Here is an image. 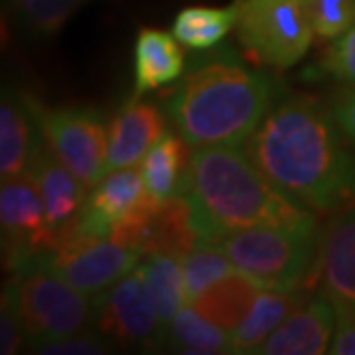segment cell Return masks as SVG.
Wrapping results in <instances>:
<instances>
[{
  "label": "cell",
  "instance_id": "cell-8",
  "mask_svg": "<svg viewBox=\"0 0 355 355\" xmlns=\"http://www.w3.org/2000/svg\"><path fill=\"white\" fill-rule=\"evenodd\" d=\"M141 254L111 238L72 236L53 252L42 254L26 268H44L90 300L111 288L113 284L137 270ZM19 272V270H17Z\"/></svg>",
  "mask_w": 355,
  "mask_h": 355
},
{
  "label": "cell",
  "instance_id": "cell-32",
  "mask_svg": "<svg viewBox=\"0 0 355 355\" xmlns=\"http://www.w3.org/2000/svg\"><path fill=\"white\" fill-rule=\"evenodd\" d=\"M328 353L355 355V311L337 307V325H335V335H332Z\"/></svg>",
  "mask_w": 355,
  "mask_h": 355
},
{
  "label": "cell",
  "instance_id": "cell-25",
  "mask_svg": "<svg viewBox=\"0 0 355 355\" xmlns=\"http://www.w3.org/2000/svg\"><path fill=\"white\" fill-rule=\"evenodd\" d=\"M182 272H184V291H187V304L201 295L212 284L236 272L233 261L226 257L219 243H201L189 254L182 257Z\"/></svg>",
  "mask_w": 355,
  "mask_h": 355
},
{
  "label": "cell",
  "instance_id": "cell-20",
  "mask_svg": "<svg viewBox=\"0 0 355 355\" xmlns=\"http://www.w3.org/2000/svg\"><path fill=\"white\" fill-rule=\"evenodd\" d=\"M263 288V284L257 282L254 277L236 270L229 277L212 284L210 288H205L189 304L208 321L233 332L245 321V316L250 314L254 300H257V295Z\"/></svg>",
  "mask_w": 355,
  "mask_h": 355
},
{
  "label": "cell",
  "instance_id": "cell-9",
  "mask_svg": "<svg viewBox=\"0 0 355 355\" xmlns=\"http://www.w3.org/2000/svg\"><path fill=\"white\" fill-rule=\"evenodd\" d=\"M0 229L3 261L10 275L58 247V240L46 222L42 196L28 173L7 180L0 187Z\"/></svg>",
  "mask_w": 355,
  "mask_h": 355
},
{
  "label": "cell",
  "instance_id": "cell-31",
  "mask_svg": "<svg viewBox=\"0 0 355 355\" xmlns=\"http://www.w3.org/2000/svg\"><path fill=\"white\" fill-rule=\"evenodd\" d=\"M330 113L335 116L342 132L355 144V83H346L330 99Z\"/></svg>",
  "mask_w": 355,
  "mask_h": 355
},
{
  "label": "cell",
  "instance_id": "cell-19",
  "mask_svg": "<svg viewBox=\"0 0 355 355\" xmlns=\"http://www.w3.org/2000/svg\"><path fill=\"white\" fill-rule=\"evenodd\" d=\"M311 279L314 272L302 284H297L295 288L279 291V288H263L254 300L250 314L245 316V321L231 332V346L233 353H257V349L272 332L279 328L282 321L288 314L300 307L302 302H307L311 297Z\"/></svg>",
  "mask_w": 355,
  "mask_h": 355
},
{
  "label": "cell",
  "instance_id": "cell-30",
  "mask_svg": "<svg viewBox=\"0 0 355 355\" xmlns=\"http://www.w3.org/2000/svg\"><path fill=\"white\" fill-rule=\"evenodd\" d=\"M24 346H28L24 325L14 309L10 293L3 288V295H0V353L14 355L24 351Z\"/></svg>",
  "mask_w": 355,
  "mask_h": 355
},
{
  "label": "cell",
  "instance_id": "cell-24",
  "mask_svg": "<svg viewBox=\"0 0 355 355\" xmlns=\"http://www.w3.org/2000/svg\"><path fill=\"white\" fill-rule=\"evenodd\" d=\"M139 272L144 275L146 286L150 291L162 323V332H164L178 311L187 304L182 257H178V254H150V257H144V261H141Z\"/></svg>",
  "mask_w": 355,
  "mask_h": 355
},
{
  "label": "cell",
  "instance_id": "cell-15",
  "mask_svg": "<svg viewBox=\"0 0 355 355\" xmlns=\"http://www.w3.org/2000/svg\"><path fill=\"white\" fill-rule=\"evenodd\" d=\"M316 275L335 307L355 311V203L339 210L325 229Z\"/></svg>",
  "mask_w": 355,
  "mask_h": 355
},
{
  "label": "cell",
  "instance_id": "cell-11",
  "mask_svg": "<svg viewBox=\"0 0 355 355\" xmlns=\"http://www.w3.org/2000/svg\"><path fill=\"white\" fill-rule=\"evenodd\" d=\"M111 240L132 247L141 257H150V254L184 257L196 245H201L191 210L180 194L162 203L148 196L132 215H127L113 229Z\"/></svg>",
  "mask_w": 355,
  "mask_h": 355
},
{
  "label": "cell",
  "instance_id": "cell-26",
  "mask_svg": "<svg viewBox=\"0 0 355 355\" xmlns=\"http://www.w3.org/2000/svg\"><path fill=\"white\" fill-rule=\"evenodd\" d=\"M28 33L51 37L72 19V14L90 0H7Z\"/></svg>",
  "mask_w": 355,
  "mask_h": 355
},
{
  "label": "cell",
  "instance_id": "cell-21",
  "mask_svg": "<svg viewBox=\"0 0 355 355\" xmlns=\"http://www.w3.org/2000/svg\"><path fill=\"white\" fill-rule=\"evenodd\" d=\"M189 144L178 134L173 127L159 137L148 155L141 162V175H144L146 191L153 201H168L178 194L184 175V168L189 164L191 150Z\"/></svg>",
  "mask_w": 355,
  "mask_h": 355
},
{
  "label": "cell",
  "instance_id": "cell-22",
  "mask_svg": "<svg viewBox=\"0 0 355 355\" xmlns=\"http://www.w3.org/2000/svg\"><path fill=\"white\" fill-rule=\"evenodd\" d=\"M157 349L189 355L233 353L231 332L201 316L191 304H184L173 321L166 325Z\"/></svg>",
  "mask_w": 355,
  "mask_h": 355
},
{
  "label": "cell",
  "instance_id": "cell-3",
  "mask_svg": "<svg viewBox=\"0 0 355 355\" xmlns=\"http://www.w3.org/2000/svg\"><path fill=\"white\" fill-rule=\"evenodd\" d=\"M178 194L189 205L201 243L252 226L316 224V212L270 182L240 146L191 148Z\"/></svg>",
  "mask_w": 355,
  "mask_h": 355
},
{
  "label": "cell",
  "instance_id": "cell-17",
  "mask_svg": "<svg viewBox=\"0 0 355 355\" xmlns=\"http://www.w3.org/2000/svg\"><path fill=\"white\" fill-rule=\"evenodd\" d=\"M40 127L35 123L24 90L5 88L0 102V180H14L28 173Z\"/></svg>",
  "mask_w": 355,
  "mask_h": 355
},
{
  "label": "cell",
  "instance_id": "cell-14",
  "mask_svg": "<svg viewBox=\"0 0 355 355\" xmlns=\"http://www.w3.org/2000/svg\"><path fill=\"white\" fill-rule=\"evenodd\" d=\"M337 325V307L328 295L316 293L259 346L254 355H321L328 353Z\"/></svg>",
  "mask_w": 355,
  "mask_h": 355
},
{
  "label": "cell",
  "instance_id": "cell-18",
  "mask_svg": "<svg viewBox=\"0 0 355 355\" xmlns=\"http://www.w3.org/2000/svg\"><path fill=\"white\" fill-rule=\"evenodd\" d=\"M184 51L173 33L141 28L134 42V97L171 86L187 69Z\"/></svg>",
  "mask_w": 355,
  "mask_h": 355
},
{
  "label": "cell",
  "instance_id": "cell-23",
  "mask_svg": "<svg viewBox=\"0 0 355 355\" xmlns=\"http://www.w3.org/2000/svg\"><path fill=\"white\" fill-rule=\"evenodd\" d=\"M240 0H233L224 7L191 5L178 12L173 21V35L184 49L208 51L215 49L238 24Z\"/></svg>",
  "mask_w": 355,
  "mask_h": 355
},
{
  "label": "cell",
  "instance_id": "cell-6",
  "mask_svg": "<svg viewBox=\"0 0 355 355\" xmlns=\"http://www.w3.org/2000/svg\"><path fill=\"white\" fill-rule=\"evenodd\" d=\"M236 37L254 67L284 72L307 55L316 35L302 0H240Z\"/></svg>",
  "mask_w": 355,
  "mask_h": 355
},
{
  "label": "cell",
  "instance_id": "cell-7",
  "mask_svg": "<svg viewBox=\"0 0 355 355\" xmlns=\"http://www.w3.org/2000/svg\"><path fill=\"white\" fill-rule=\"evenodd\" d=\"M24 92L35 123L51 150L83 184L92 189L106 175V150H109L106 116L95 106L83 104L49 109L28 90Z\"/></svg>",
  "mask_w": 355,
  "mask_h": 355
},
{
  "label": "cell",
  "instance_id": "cell-2",
  "mask_svg": "<svg viewBox=\"0 0 355 355\" xmlns=\"http://www.w3.org/2000/svg\"><path fill=\"white\" fill-rule=\"evenodd\" d=\"M243 58L229 46L196 51L164 95L168 125L191 148L245 144L277 102V81Z\"/></svg>",
  "mask_w": 355,
  "mask_h": 355
},
{
  "label": "cell",
  "instance_id": "cell-1",
  "mask_svg": "<svg viewBox=\"0 0 355 355\" xmlns=\"http://www.w3.org/2000/svg\"><path fill=\"white\" fill-rule=\"evenodd\" d=\"M330 109L309 95L277 99L247 139L270 182L316 215L355 203V150Z\"/></svg>",
  "mask_w": 355,
  "mask_h": 355
},
{
  "label": "cell",
  "instance_id": "cell-29",
  "mask_svg": "<svg viewBox=\"0 0 355 355\" xmlns=\"http://www.w3.org/2000/svg\"><path fill=\"white\" fill-rule=\"evenodd\" d=\"M113 344L109 337H104L102 332L81 330L74 332L69 337L55 339V342H46L42 346H35L33 353H44V355H104L113 351Z\"/></svg>",
  "mask_w": 355,
  "mask_h": 355
},
{
  "label": "cell",
  "instance_id": "cell-5",
  "mask_svg": "<svg viewBox=\"0 0 355 355\" xmlns=\"http://www.w3.org/2000/svg\"><path fill=\"white\" fill-rule=\"evenodd\" d=\"M24 325L31 351L69 337L92 323V300L44 268L12 272L3 286Z\"/></svg>",
  "mask_w": 355,
  "mask_h": 355
},
{
  "label": "cell",
  "instance_id": "cell-16",
  "mask_svg": "<svg viewBox=\"0 0 355 355\" xmlns=\"http://www.w3.org/2000/svg\"><path fill=\"white\" fill-rule=\"evenodd\" d=\"M166 113L150 102L132 97L109 123V150H106V173L118 168L137 166L148 150L166 132Z\"/></svg>",
  "mask_w": 355,
  "mask_h": 355
},
{
  "label": "cell",
  "instance_id": "cell-28",
  "mask_svg": "<svg viewBox=\"0 0 355 355\" xmlns=\"http://www.w3.org/2000/svg\"><path fill=\"white\" fill-rule=\"evenodd\" d=\"M318 72L342 83H355V26L332 40L318 60Z\"/></svg>",
  "mask_w": 355,
  "mask_h": 355
},
{
  "label": "cell",
  "instance_id": "cell-4",
  "mask_svg": "<svg viewBox=\"0 0 355 355\" xmlns=\"http://www.w3.org/2000/svg\"><path fill=\"white\" fill-rule=\"evenodd\" d=\"M323 233L316 224L252 226L219 240L226 257L240 272L254 277L266 288L288 291L309 277Z\"/></svg>",
  "mask_w": 355,
  "mask_h": 355
},
{
  "label": "cell",
  "instance_id": "cell-13",
  "mask_svg": "<svg viewBox=\"0 0 355 355\" xmlns=\"http://www.w3.org/2000/svg\"><path fill=\"white\" fill-rule=\"evenodd\" d=\"M148 198L141 168L127 166L106 173L88 194L79 212L72 236H97L111 238L113 229L132 215ZM69 236V238H72Z\"/></svg>",
  "mask_w": 355,
  "mask_h": 355
},
{
  "label": "cell",
  "instance_id": "cell-27",
  "mask_svg": "<svg viewBox=\"0 0 355 355\" xmlns=\"http://www.w3.org/2000/svg\"><path fill=\"white\" fill-rule=\"evenodd\" d=\"M318 40H337L355 26V0H302Z\"/></svg>",
  "mask_w": 355,
  "mask_h": 355
},
{
  "label": "cell",
  "instance_id": "cell-12",
  "mask_svg": "<svg viewBox=\"0 0 355 355\" xmlns=\"http://www.w3.org/2000/svg\"><path fill=\"white\" fill-rule=\"evenodd\" d=\"M28 175L33 178L35 187H37L42 203H44L46 212V222L51 226L58 247L72 236L74 224L79 219V212L86 203V189H90L88 184H83L69 168L58 159V155L51 150V146L46 144V139H37L35 146L31 168Z\"/></svg>",
  "mask_w": 355,
  "mask_h": 355
},
{
  "label": "cell",
  "instance_id": "cell-10",
  "mask_svg": "<svg viewBox=\"0 0 355 355\" xmlns=\"http://www.w3.org/2000/svg\"><path fill=\"white\" fill-rule=\"evenodd\" d=\"M92 328L116 346L157 349L162 323L139 268L92 297Z\"/></svg>",
  "mask_w": 355,
  "mask_h": 355
}]
</instances>
